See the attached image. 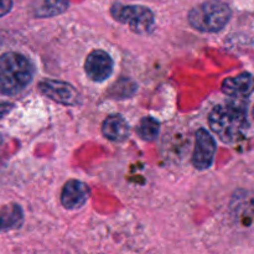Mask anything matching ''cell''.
<instances>
[{
	"instance_id": "cell-1",
	"label": "cell",
	"mask_w": 254,
	"mask_h": 254,
	"mask_svg": "<svg viewBox=\"0 0 254 254\" xmlns=\"http://www.w3.org/2000/svg\"><path fill=\"white\" fill-rule=\"evenodd\" d=\"M208 124L216 135L227 144L243 140L250 129L247 111L243 104L238 103L215 107L208 116Z\"/></svg>"
},
{
	"instance_id": "cell-2",
	"label": "cell",
	"mask_w": 254,
	"mask_h": 254,
	"mask_svg": "<svg viewBox=\"0 0 254 254\" xmlns=\"http://www.w3.org/2000/svg\"><path fill=\"white\" fill-rule=\"evenodd\" d=\"M34 72V64L26 56L16 52L4 54L0 57V93H20L32 81Z\"/></svg>"
},
{
	"instance_id": "cell-3",
	"label": "cell",
	"mask_w": 254,
	"mask_h": 254,
	"mask_svg": "<svg viewBox=\"0 0 254 254\" xmlns=\"http://www.w3.org/2000/svg\"><path fill=\"white\" fill-rule=\"evenodd\" d=\"M230 6L221 0H208L193 7L189 14V22L201 32H217L231 19Z\"/></svg>"
},
{
	"instance_id": "cell-4",
	"label": "cell",
	"mask_w": 254,
	"mask_h": 254,
	"mask_svg": "<svg viewBox=\"0 0 254 254\" xmlns=\"http://www.w3.org/2000/svg\"><path fill=\"white\" fill-rule=\"evenodd\" d=\"M111 14L114 20L128 25L131 31L136 34H146L151 31L155 22L153 11L141 5L114 4L111 9Z\"/></svg>"
},
{
	"instance_id": "cell-5",
	"label": "cell",
	"mask_w": 254,
	"mask_h": 254,
	"mask_svg": "<svg viewBox=\"0 0 254 254\" xmlns=\"http://www.w3.org/2000/svg\"><path fill=\"white\" fill-rule=\"evenodd\" d=\"M39 89L44 96L64 106H76L79 103V93L66 82L57 79H44L39 83Z\"/></svg>"
},
{
	"instance_id": "cell-6",
	"label": "cell",
	"mask_w": 254,
	"mask_h": 254,
	"mask_svg": "<svg viewBox=\"0 0 254 254\" xmlns=\"http://www.w3.org/2000/svg\"><path fill=\"white\" fill-rule=\"evenodd\" d=\"M216 155V141L206 129H198L195 135V150L192 164L198 170H205L212 165Z\"/></svg>"
},
{
	"instance_id": "cell-7",
	"label": "cell",
	"mask_w": 254,
	"mask_h": 254,
	"mask_svg": "<svg viewBox=\"0 0 254 254\" xmlns=\"http://www.w3.org/2000/svg\"><path fill=\"white\" fill-rule=\"evenodd\" d=\"M114 62L112 57L102 50H96L87 56L84 71L94 82H103L113 73Z\"/></svg>"
},
{
	"instance_id": "cell-8",
	"label": "cell",
	"mask_w": 254,
	"mask_h": 254,
	"mask_svg": "<svg viewBox=\"0 0 254 254\" xmlns=\"http://www.w3.org/2000/svg\"><path fill=\"white\" fill-rule=\"evenodd\" d=\"M91 190L88 185L79 180H69L64 184L61 193V202L67 210H77L88 201Z\"/></svg>"
},
{
	"instance_id": "cell-9",
	"label": "cell",
	"mask_w": 254,
	"mask_h": 254,
	"mask_svg": "<svg viewBox=\"0 0 254 254\" xmlns=\"http://www.w3.org/2000/svg\"><path fill=\"white\" fill-rule=\"evenodd\" d=\"M253 89V78L251 73H242L237 77H230L222 82V91L227 96L236 97H250Z\"/></svg>"
},
{
	"instance_id": "cell-10",
	"label": "cell",
	"mask_w": 254,
	"mask_h": 254,
	"mask_svg": "<svg viewBox=\"0 0 254 254\" xmlns=\"http://www.w3.org/2000/svg\"><path fill=\"white\" fill-rule=\"evenodd\" d=\"M128 123L126 119L119 114H113L106 118L102 126V133L111 141H123L129 135Z\"/></svg>"
},
{
	"instance_id": "cell-11",
	"label": "cell",
	"mask_w": 254,
	"mask_h": 254,
	"mask_svg": "<svg viewBox=\"0 0 254 254\" xmlns=\"http://www.w3.org/2000/svg\"><path fill=\"white\" fill-rule=\"evenodd\" d=\"M24 220L22 210L17 205L0 211V231L11 230L19 227Z\"/></svg>"
},
{
	"instance_id": "cell-12",
	"label": "cell",
	"mask_w": 254,
	"mask_h": 254,
	"mask_svg": "<svg viewBox=\"0 0 254 254\" xmlns=\"http://www.w3.org/2000/svg\"><path fill=\"white\" fill-rule=\"evenodd\" d=\"M68 7L67 0H44L41 6L36 9L35 14L39 17H51L62 14Z\"/></svg>"
},
{
	"instance_id": "cell-13",
	"label": "cell",
	"mask_w": 254,
	"mask_h": 254,
	"mask_svg": "<svg viewBox=\"0 0 254 254\" xmlns=\"http://www.w3.org/2000/svg\"><path fill=\"white\" fill-rule=\"evenodd\" d=\"M159 130H160V124L156 119L151 118V117H145V118L141 119L138 129H136L139 136L146 141H153L154 139H156Z\"/></svg>"
},
{
	"instance_id": "cell-14",
	"label": "cell",
	"mask_w": 254,
	"mask_h": 254,
	"mask_svg": "<svg viewBox=\"0 0 254 254\" xmlns=\"http://www.w3.org/2000/svg\"><path fill=\"white\" fill-rule=\"evenodd\" d=\"M12 1L11 0H0V17L6 15L11 10Z\"/></svg>"
},
{
	"instance_id": "cell-15",
	"label": "cell",
	"mask_w": 254,
	"mask_h": 254,
	"mask_svg": "<svg viewBox=\"0 0 254 254\" xmlns=\"http://www.w3.org/2000/svg\"><path fill=\"white\" fill-rule=\"evenodd\" d=\"M14 109V104L11 103H0V119L6 116L7 113Z\"/></svg>"
}]
</instances>
